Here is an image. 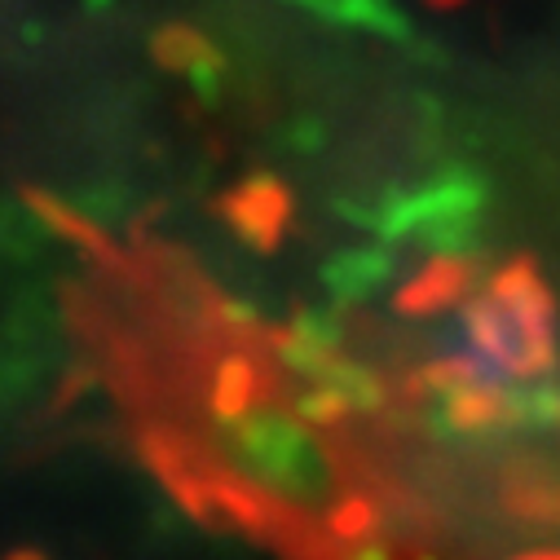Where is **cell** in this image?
Segmentation results:
<instances>
[{
    "label": "cell",
    "mask_w": 560,
    "mask_h": 560,
    "mask_svg": "<svg viewBox=\"0 0 560 560\" xmlns=\"http://www.w3.org/2000/svg\"><path fill=\"white\" fill-rule=\"evenodd\" d=\"M516 560H560V551H529V556H516Z\"/></svg>",
    "instance_id": "cell-1"
},
{
    "label": "cell",
    "mask_w": 560,
    "mask_h": 560,
    "mask_svg": "<svg viewBox=\"0 0 560 560\" xmlns=\"http://www.w3.org/2000/svg\"><path fill=\"white\" fill-rule=\"evenodd\" d=\"M10 560H40V556H10Z\"/></svg>",
    "instance_id": "cell-2"
}]
</instances>
